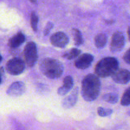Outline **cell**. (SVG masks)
Listing matches in <instances>:
<instances>
[{"label":"cell","mask_w":130,"mask_h":130,"mask_svg":"<svg viewBox=\"0 0 130 130\" xmlns=\"http://www.w3.org/2000/svg\"><path fill=\"white\" fill-rule=\"evenodd\" d=\"M101 90V82L96 75L89 74L83 79L81 95L86 102H93L99 96Z\"/></svg>","instance_id":"6da1fadb"},{"label":"cell","mask_w":130,"mask_h":130,"mask_svg":"<svg viewBox=\"0 0 130 130\" xmlns=\"http://www.w3.org/2000/svg\"><path fill=\"white\" fill-rule=\"evenodd\" d=\"M39 69L47 77L54 79L62 76L64 67L60 61L54 58H46L41 61Z\"/></svg>","instance_id":"7a4b0ae2"},{"label":"cell","mask_w":130,"mask_h":130,"mask_svg":"<svg viewBox=\"0 0 130 130\" xmlns=\"http://www.w3.org/2000/svg\"><path fill=\"white\" fill-rule=\"evenodd\" d=\"M119 68V62L114 57L103 58L96 63L95 72L99 77H107L111 75Z\"/></svg>","instance_id":"3957f363"},{"label":"cell","mask_w":130,"mask_h":130,"mask_svg":"<svg viewBox=\"0 0 130 130\" xmlns=\"http://www.w3.org/2000/svg\"><path fill=\"white\" fill-rule=\"evenodd\" d=\"M25 63L32 67L36 63L38 58L36 44L34 42H29L25 46L24 52Z\"/></svg>","instance_id":"277c9868"},{"label":"cell","mask_w":130,"mask_h":130,"mask_svg":"<svg viewBox=\"0 0 130 130\" xmlns=\"http://www.w3.org/2000/svg\"><path fill=\"white\" fill-rule=\"evenodd\" d=\"M25 69V63L21 58L15 57L10 59L6 63V71L10 74L17 76L20 74L24 71Z\"/></svg>","instance_id":"5b68a950"},{"label":"cell","mask_w":130,"mask_h":130,"mask_svg":"<svg viewBox=\"0 0 130 130\" xmlns=\"http://www.w3.org/2000/svg\"><path fill=\"white\" fill-rule=\"evenodd\" d=\"M125 46V38L122 32L117 31L112 37L110 45V52L112 53H118L121 52Z\"/></svg>","instance_id":"8992f818"},{"label":"cell","mask_w":130,"mask_h":130,"mask_svg":"<svg viewBox=\"0 0 130 130\" xmlns=\"http://www.w3.org/2000/svg\"><path fill=\"white\" fill-rule=\"evenodd\" d=\"M51 43L54 46L60 48H63L67 45L69 39L66 33L63 32H57L51 36Z\"/></svg>","instance_id":"52a82bcc"},{"label":"cell","mask_w":130,"mask_h":130,"mask_svg":"<svg viewBox=\"0 0 130 130\" xmlns=\"http://www.w3.org/2000/svg\"><path fill=\"white\" fill-rule=\"evenodd\" d=\"M112 79L114 82L121 85H126L128 83L130 80V72L128 70L125 69L118 68L112 74Z\"/></svg>","instance_id":"ba28073f"},{"label":"cell","mask_w":130,"mask_h":130,"mask_svg":"<svg viewBox=\"0 0 130 130\" xmlns=\"http://www.w3.org/2000/svg\"><path fill=\"white\" fill-rule=\"evenodd\" d=\"M94 60V57L90 53H83L77 58L74 65L76 68L79 69H86L90 67Z\"/></svg>","instance_id":"9c48e42d"},{"label":"cell","mask_w":130,"mask_h":130,"mask_svg":"<svg viewBox=\"0 0 130 130\" xmlns=\"http://www.w3.org/2000/svg\"><path fill=\"white\" fill-rule=\"evenodd\" d=\"M79 95V88L76 87L73 89L72 92L66 96L62 101V105L66 109L73 107L77 103Z\"/></svg>","instance_id":"30bf717a"},{"label":"cell","mask_w":130,"mask_h":130,"mask_svg":"<svg viewBox=\"0 0 130 130\" xmlns=\"http://www.w3.org/2000/svg\"><path fill=\"white\" fill-rule=\"evenodd\" d=\"M25 90L26 88L25 84L21 81H17L10 85V87L8 88L6 93L9 96L17 97L23 95L25 93Z\"/></svg>","instance_id":"8fae6325"},{"label":"cell","mask_w":130,"mask_h":130,"mask_svg":"<svg viewBox=\"0 0 130 130\" xmlns=\"http://www.w3.org/2000/svg\"><path fill=\"white\" fill-rule=\"evenodd\" d=\"M73 86L74 81L72 77L71 76H66L63 80V86L58 89L57 93L60 96H64L72 90Z\"/></svg>","instance_id":"7c38bea8"},{"label":"cell","mask_w":130,"mask_h":130,"mask_svg":"<svg viewBox=\"0 0 130 130\" xmlns=\"http://www.w3.org/2000/svg\"><path fill=\"white\" fill-rule=\"evenodd\" d=\"M25 39V37L24 33L22 32H19L17 34L10 38L8 44L10 48H17L20 46L22 43H24Z\"/></svg>","instance_id":"4fadbf2b"},{"label":"cell","mask_w":130,"mask_h":130,"mask_svg":"<svg viewBox=\"0 0 130 130\" xmlns=\"http://www.w3.org/2000/svg\"><path fill=\"white\" fill-rule=\"evenodd\" d=\"M107 43V36L104 33L98 34L95 38V44L99 49H102Z\"/></svg>","instance_id":"5bb4252c"},{"label":"cell","mask_w":130,"mask_h":130,"mask_svg":"<svg viewBox=\"0 0 130 130\" xmlns=\"http://www.w3.org/2000/svg\"><path fill=\"white\" fill-rule=\"evenodd\" d=\"M102 99L104 101L111 104H117L119 101V95L114 93H109L103 95Z\"/></svg>","instance_id":"9a60e30c"},{"label":"cell","mask_w":130,"mask_h":130,"mask_svg":"<svg viewBox=\"0 0 130 130\" xmlns=\"http://www.w3.org/2000/svg\"><path fill=\"white\" fill-rule=\"evenodd\" d=\"M80 53H81L80 50L77 49V48H72L70 50L66 52L63 55L62 57L67 60H72L79 56Z\"/></svg>","instance_id":"2e32d148"},{"label":"cell","mask_w":130,"mask_h":130,"mask_svg":"<svg viewBox=\"0 0 130 130\" xmlns=\"http://www.w3.org/2000/svg\"><path fill=\"white\" fill-rule=\"evenodd\" d=\"M74 41L76 46H81L83 43V38L81 31L77 29H73L72 30Z\"/></svg>","instance_id":"e0dca14e"},{"label":"cell","mask_w":130,"mask_h":130,"mask_svg":"<svg viewBox=\"0 0 130 130\" xmlns=\"http://www.w3.org/2000/svg\"><path fill=\"white\" fill-rule=\"evenodd\" d=\"M130 88H128L123 93L121 104L123 106H128L130 104Z\"/></svg>","instance_id":"ac0fdd59"},{"label":"cell","mask_w":130,"mask_h":130,"mask_svg":"<svg viewBox=\"0 0 130 130\" xmlns=\"http://www.w3.org/2000/svg\"><path fill=\"white\" fill-rule=\"evenodd\" d=\"M39 21L38 15L34 11H32L30 14V25L34 31H37L38 30V24Z\"/></svg>","instance_id":"d6986e66"},{"label":"cell","mask_w":130,"mask_h":130,"mask_svg":"<svg viewBox=\"0 0 130 130\" xmlns=\"http://www.w3.org/2000/svg\"><path fill=\"white\" fill-rule=\"evenodd\" d=\"M98 114L101 117H107L110 116L112 113V110L111 109H107L100 107L98 108Z\"/></svg>","instance_id":"ffe728a7"},{"label":"cell","mask_w":130,"mask_h":130,"mask_svg":"<svg viewBox=\"0 0 130 130\" xmlns=\"http://www.w3.org/2000/svg\"><path fill=\"white\" fill-rule=\"evenodd\" d=\"M53 27V23L51 22H48L46 24V25L45 27H44V32H43V33H44V36L48 35V34L50 32V31L52 30V28Z\"/></svg>","instance_id":"44dd1931"},{"label":"cell","mask_w":130,"mask_h":130,"mask_svg":"<svg viewBox=\"0 0 130 130\" xmlns=\"http://www.w3.org/2000/svg\"><path fill=\"white\" fill-rule=\"evenodd\" d=\"M123 60L127 64H130V49H128L126 52L125 54L123 56Z\"/></svg>","instance_id":"7402d4cb"},{"label":"cell","mask_w":130,"mask_h":130,"mask_svg":"<svg viewBox=\"0 0 130 130\" xmlns=\"http://www.w3.org/2000/svg\"><path fill=\"white\" fill-rule=\"evenodd\" d=\"M129 30H130V28L129 27L128 28V30H127V35H128V39H129Z\"/></svg>","instance_id":"603a6c76"},{"label":"cell","mask_w":130,"mask_h":130,"mask_svg":"<svg viewBox=\"0 0 130 130\" xmlns=\"http://www.w3.org/2000/svg\"><path fill=\"white\" fill-rule=\"evenodd\" d=\"M30 1L33 4H37V0H30Z\"/></svg>","instance_id":"cb8c5ba5"},{"label":"cell","mask_w":130,"mask_h":130,"mask_svg":"<svg viewBox=\"0 0 130 130\" xmlns=\"http://www.w3.org/2000/svg\"><path fill=\"white\" fill-rule=\"evenodd\" d=\"M2 59H3L2 57H1V55H0V63H1V61H2Z\"/></svg>","instance_id":"d4e9b609"},{"label":"cell","mask_w":130,"mask_h":130,"mask_svg":"<svg viewBox=\"0 0 130 130\" xmlns=\"http://www.w3.org/2000/svg\"><path fill=\"white\" fill-rule=\"evenodd\" d=\"M1 83V74H0V84Z\"/></svg>","instance_id":"484cf974"}]
</instances>
